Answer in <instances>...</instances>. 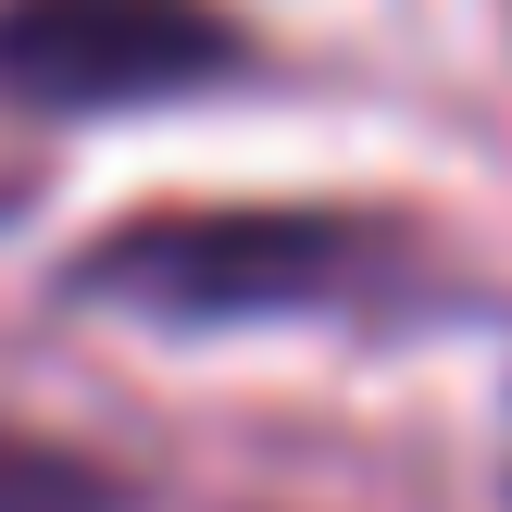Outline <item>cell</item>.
Instances as JSON below:
<instances>
[{"label":"cell","mask_w":512,"mask_h":512,"mask_svg":"<svg viewBox=\"0 0 512 512\" xmlns=\"http://www.w3.org/2000/svg\"><path fill=\"white\" fill-rule=\"evenodd\" d=\"M388 225L363 213H138L63 263V300L150 325H275L388 288Z\"/></svg>","instance_id":"1"},{"label":"cell","mask_w":512,"mask_h":512,"mask_svg":"<svg viewBox=\"0 0 512 512\" xmlns=\"http://www.w3.org/2000/svg\"><path fill=\"white\" fill-rule=\"evenodd\" d=\"M250 38L213 0H0V100L25 113H138L225 88Z\"/></svg>","instance_id":"2"},{"label":"cell","mask_w":512,"mask_h":512,"mask_svg":"<svg viewBox=\"0 0 512 512\" xmlns=\"http://www.w3.org/2000/svg\"><path fill=\"white\" fill-rule=\"evenodd\" d=\"M0 512H138V475L75 450V438L0 425Z\"/></svg>","instance_id":"3"},{"label":"cell","mask_w":512,"mask_h":512,"mask_svg":"<svg viewBox=\"0 0 512 512\" xmlns=\"http://www.w3.org/2000/svg\"><path fill=\"white\" fill-rule=\"evenodd\" d=\"M13 213H25V188H13V175H0V225H13Z\"/></svg>","instance_id":"4"}]
</instances>
